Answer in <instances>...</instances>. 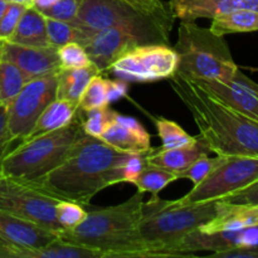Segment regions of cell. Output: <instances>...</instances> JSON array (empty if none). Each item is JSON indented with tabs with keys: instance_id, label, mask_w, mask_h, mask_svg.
Returning a JSON list of instances; mask_svg holds the SVG:
<instances>
[{
	"instance_id": "7",
	"label": "cell",
	"mask_w": 258,
	"mask_h": 258,
	"mask_svg": "<svg viewBox=\"0 0 258 258\" xmlns=\"http://www.w3.org/2000/svg\"><path fill=\"white\" fill-rule=\"evenodd\" d=\"M82 134V118L78 113L66 127L22 141L3 156L0 175L27 183L43 178L66 160Z\"/></svg>"
},
{
	"instance_id": "11",
	"label": "cell",
	"mask_w": 258,
	"mask_h": 258,
	"mask_svg": "<svg viewBox=\"0 0 258 258\" xmlns=\"http://www.w3.org/2000/svg\"><path fill=\"white\" fill-rule=\"evenodd\" d=\"M58 71L33 78L8 103V130L13 143H22L44 108L57 98Z\"/></svg>"
},
{
	"instance_id": "41",
	"label": "cell",
	"mask_w": 258,
	"mask_h": 258,
	"mask_svg": "<svg viewBox=\"0 0 258 258\" xmlns=\"http://www.w3.org/2000/svg\"><path fill=\"white\" fill-rule=\"evenodd\" d=\"M216 258H258V244L237 247L222 252H214L211 254Z\"/></svg>"
},
{
	"instance_id": "5",
	"label": "cell",
	"mask_w": 258,
	"mask_h": 258,
	"mask_svg": "<svg viewBox=\"0 0 258 258\" xmlns=\"http://www.w3.org/2000/svg\"><path fill=\"white\" fill-rule=\"evenodd\" d=\"M174 49L178 54L175 75L186 80L228 82L239 70L223 35L194 22H180Z\"/></svg>"
},
{
	"instance_id": "26",
	"label": "cell",
	"mask_w": 258,
	"mask_h": 258,
	"mask_svg": "<svg viewBox=\"0 0 258 258\" xmlns=\"http://www.w3.org/2000/svg\"><path fill=\"white\" fill-rule=\"evenodd\" d=\"M178 179L175 173L158 168V166L146 165L135 180L134 185L141 193H151L153 196H158L165 186Z\"/></svg>"
},
{
	"instance_id": "10",
	"label": "cell",
	"mask_w": 258,
	"mask_h": 258,
	"mask_svg": "<svg viewBox=\"0 0 258 258\" xmlns=\"http://www.w3.org/2000/svg\"><path fill=\"white\" fill-rule=\"evenodd\" d=\"M258 180V158L227 156L202 183L179 198L183 204L221 201Z\"/></svg>"
},
{
	"instance_id": "15",
	"label": "cell",
	"mask_w": 258,
	"mask_h": 258,
	"mask_svg": "<svg viewBox=\"0 0 258 258\" xmlns=\"http://www.w3.org/2000/svg\"><path fill=\"white\" fill-rule=\"evenodd\" d=\"M0 58L14 63L29 80L54 73L60 68L57 48L53 47H32L3 40Z\"/></svg>"
},
{
	"instance_id": "3",
	"label": "cell",
	"mask_w": 258,
	"mask_h": 258,
	"mask_svg": "<svg viewBox=\"0 0 258 258\" xmlns=\"http://www.w3.org/2000/svg\"><path fill=\"white\" fill-rule=\"evenodd\" d=\"M144 193L136 191L123 203L87 211L85 221L59 238L101 252L107 257H158L141 236Z\"/></svg>"
},
{
	"instance_id": "2",
	"label": "cell",
	"mask_w": 258,
	"mask_h": 258,
	"mask_svg": "<svg viewBox=\"0 0 258 258\" xmlns=\"http://www.w3.org/2000/svg\"><path fill=\"white\" fill-rule=\"evenodd\" d=\"M169 81L193 116L201 138L212 153L221 156L258 158V121L222 102L196 81L178 75Z\"/></svg>"
},
{
	"instance_id": "31",
	"label": "cell",
	"mask_w": 258,
	"mask_h": 258,
	"mask_svg": "<svg viewBox=\"0 0 258 258\" xmlns=\"http://www.w3.org/2000/svg\"><path fill=\"white\" fill-rule=\"evenodd\" d=\"M227 156L217 155L216 158H209L208 155H203L197 159L189 168L179 173V179H188L193 183V185H198L204 180L212 171L216 170L219 165L224 161Z\"/></svg>"
},
{
	"instance_id": "1",
	"label": "cell",
	"mask_w": 258,
	"mask_h": 258,
	"mask_svg": "<svg viewBox=\"0 0 258 258\" xmlns=\"http://www.w3.org/2000/svg\"><path fill=\"white\" fill-rule=\"evenodd\" d=\"M130 154L83 133L60 165L29 184L59 201L86 207L98 191L123 183L122 165Z\"/></svg>"
},
{
	"instance_id": "25",
	"label": "cell",
	"mask_w": 258,
	"mask_h": 258,
	"mask_svg": "<svg viewBox=\"0 0 258 258\" xmlns=\"http://www.w3.org/2000/svg\"><path fill=\"white\" fill-rule=\"evenodd\" d=\"M28 81L29 77L19 67L0 58V101L9 103Z\"/></svg>"
},
{
	"instance_id": "18",
	"label": "cell",
	"mask_w": 258,
	"mask_h": 258,
	"mask_svg": "<svg viewBox=\"0 0 258 258\" xmlns=\"http://www.w3.org/2000/svg\"><path fill=\"white\" fill-rule=\"evenodd\" d=\"M57 237L53 232L0 209V238L5 241L28 248H40Z\"/></svg>"
},
{
	"instance_id": "28",
	"label": "cell",
	"mask_w": 258,
	"mask_h": 258,
	"mask_svg": "<svg viewBox=\"0 0 258 258\" xmlns=\"http://www.w3.org/2000/svg\"><path fill=\"white\" fill-rule=\"evenodd\" d=\"M45 27H47L48 42H49L50 47L58 49L60 45H64L71 42L80 43L82 45V33L80 32V29L73 23L45 17Z\"/></svg>"
},
{
	"instance_id": "36",
	"label": "cell",
	"mask_w": 258,
	"mask_h": 258,
	"mask_svg": "<svg viewBox=\"0 0 258 258\" xmlns=\"http://www.w3.org/2000/svg\"><path fill=\"white\" fill-rule=\"evenodd\" d=\"M146 154L143 153H131L128 158L122 165L123 183L134 184L141 171L144 170L148 163H146Z\"/></svg>"
},
{
	"instance_id": "42",
	"label": "cell",
	"mask_w": 258,
	"mask_h": 258,
	"mask_svg": "<svg viewBox=\"0 0 258 258\" xmlns=\"http://www.w3.org/2000/svg\"><path fill=\"white\" fill-rule=\"evenodd\" d=\"M57 2L58 0H33V7L37 8L38 10H43L52 7V5L55 4Z\"/></svg>"
},
{
	"instance_id": "22",
	"label": "cell",
	"mask_w": 258,
	"mask_h": 258,
	"mask_svg": "<svg viewBox=\"0 0 258 258\" xmlns=\"http://www.w3.org/2000/svg\"><path fill=\"white\" fill-rule=\"evenodd\" d=\"M8 42L32 47H50L44 14L33 5L28 7Z\"/></svg>"
},
{
	"instance_id": "43",
	"label": "cell",
	"mask_w": 258,
	"mask_h": 258,
	"mask_svg": "<svg viewBox=\"0 0 258 258\" xmlns=\"http://www.w3.org/2000/svg\"><path fill=\"white\" fill-rule=\"evenodd\" d=\"M8 4H9L8 0H0V19H2L3 15H4L5 10H7L8 8Z\"/></svg>"
},
{
	"instance_id": "34",
	"label": "cell",
	"mask_w": 258,
	"mask_h": 258,
	"mask_svg": "<svg viewBox=\"0 0 258 258\" xmlns=\"http://www.w3.org/2000/svg\"><path fill=\"white\" fill-rule=\"evenodd\" d=\"M81 4H82V0H58L52 7L40 10V12L45 17L72 23L77 17Z\"/></svg>"
},
{
	"instance_id": "27",
	"label": "cell",
	"mask_w": 258,
	"mask_h": 258,
	"mask_svg": "<svg viewBox=\"0 0 258 258\" xmlns=\"http://www.w3.org/2000/svg\"><path fill=\"white\" fill-rule=\"evenodd\" d=\"M158 134L163 141V149H176L184 148V146H190L197 143L198 138L191 136L174 121L168 118L159 117L155 120Z\"/></svg>"
},
{
	"instance_id": "30",
	"label": "cell",
	"mask_w": 258,
	"mask_h": 258,
	"mask_svg": "<svg viewBox=\"0 0 258 258\" xmlns=\"http://www.w3.org/2000/svg\"><path fill=\"white\" fill-rule=\"evenodd\" d=\"M116 113L117 112L111 110L108 105L87 111L86 118L82 120L83 133L88 136H92V138L101 139L102 134L113 122Z\"/></svg>"
},
{
	"instance_id": "33",
	"label": "cell",
	"mask_w": 258,
	"mask_h": 258,
	"mask_svg": "<svg viewBox=\"0 0 258 258\" xmlns=\"http://www.w3.org/2000/svg\"><path fill=\"white\" fill-rule=\"evenodd\" d=\"M62 68H81L92 64L87 52L80 43L71 42L57 49Z\"/></svg>"
},
{
	"instance_id": "38",
	"label": "cell",
	"mask_w": 258,
	"mask_h": 258,
	"mask_svg": "<svg viewBox=\"0 0 258 258\" xmlns=\"http://www.w3.org/2000/svg\"><path fill=\"white\" fill-rule=\"evenodd\" d=\"M13 144L8 130V103L0 101V160L12 149Z\"/></svg>"
},
{
	"instance_id": "44",
	"label": "cell",
	"mask_w": 258,
	"mask_h": 258,
	"mask_svg": "<svg viewBox=\"0 0 258 258\" xmlns=\"http://www.w3.org/2000/svg\"><path fill=\"white\" fill-rule=\"evenodd\" d=\"M9 3H18V4L27 5V7H32L33 0H8Z\"/></svg>"
},
{
	"instance_id": "39",
	"label": "cell",
	"mask_w": 258,
	"mask_h": 258,
	"mask_svg": "<svg viewBox=\"0 0 258 258\" xmlns=\"http://www.w3.org/2000/svg\"><path fill=\"white\" fill-rule=\"evenodd\" d=\"M221 201L238 204H258V180L252 183L247 188L236 191Z\"/></svg>"
},
{
	"instance_id": "29",
	"label": "cell",
	"mask_w": 258,
	"mask_h": 258,
	"mask_svg": "<svg viewBox=\"0 0 258 258\" xmlns=\"http://www.w3.org/2000/svg\"><path fill=\"white\" fill-rule=\"evenodd\" d=\"M106 105H110L107 101L106 78H103L101 75H96L91 78L87 87L83 91L78 101V110L81 112H87L93 108L102 107Z\"/></svg>"
},
{
	"instance_id": "14",
	"label": "cell",
	"mask_w": 258,
	"mask_h": 258,
	"mask_svg": "<svg viewBox=\"0 0 258 258\" xmlns=\"http://www.w3.org/2000/svg\"><path fill=\"white\" fill-rule=\"evenodd\" d=\"M252 244H258V226L216 233H202L197 229L184 237L174 251L180 256H193L194 251H213L214 253Z\"/></svg>"
},
{
	"instance_id": "32",
	"label": "cell",
	"mask_w": 258,
	"mask_h": 258,
	"mask_svg": "<svg viewBox=\"0 0 258 258\" xmlns=\"http://www.w3.org/2000/svg\"><path fill=\"white\" fill-rule=\"evenodd\" d=\"M55 217L63 231H71L85 221L87 211L83 209V206L75 202L58 201L55 206Z\"/></svg>"
},
{
	"instance_id": "4",
	"label": "cell",
	"mask_w": 258,
	"mask_h": 258,
	"mask_svg": "<svg viewBox=\"0 0 258 258\" xmlns=\"http://www.w3.org/2000/svg\"><path fill=\"white\" fill-rule=\"evenodd\" d=\"M221 201L183 204L176 201H164L158 196L143 204L140 222L141 236L158 257H178L176 244L214 218Z\"/></svg>"
},
{
	"instance_id": "24",
	"label": "cell",
	"mask_w": 258,
	"mask_h": 258,
	"mask_svg": "<svg viewBox=\"0 0 258 258\" xmlns=\"http://www.w3.org/2000/svg\"><path fill=\"white\" fill-rule=\"evenodd\" d=\"M209 29L223 37L227 34H233V33L257 32L258 10L241 9L214 17L212 19Z\"/></svg>"
},
{
	"instance_id": "13",
	"label": "cell",
	"mask_w": 258,
	"mask_h": 258,
	"mask_svg": "<svg viewBox=\"0 0 258 258\" xmlns=\"http://www.w3.org/2000/svg\"><path fill=\"white\" fill-rule=\"evenodd\" d=\"M218 100L238 112L258 121V83L238 70L228 82L221 81H196Z\"/></svg>"
},
{
	"instance_id": "6",
	"label": "cell",
	"mask_w": 258,
	"mask_h": 258,
	"mask_svg": "<svg viewBox=\"0 0 258 258\" xmlns=\"http://www.w3.org/2000/svg\"><path fill=\"white\" fill-rule=\"evenodd\" d=\"M174 20L156 17L125 0H82L77 17L72 23L82 33V45L93 33L108 27L128 30L140 38L144 44L170 45Z\"/></svg>"
},
{
	"instance_id": "23",
	"label": "cell",
	"mask_w": 258,
	"mask_h": 258,
	"mask_svg": "<svg viewBox=\"0 0 258 258\" xmlns=\"http://www.w3.org/2000/svg\"><path fill=\"white\" fill-rule=\"evenodd\" d=\"M101 75L95 64L81 68H59L57 81V98L71 101L78 105L83 91L87 87L91 78Z\"/></svg>"
},
{
	"instance_id": "40",
	"label": "cell",
	"mask_w": 258,
	"mask_h": 258,
	"mask_svg": "<svg viewBox=\"0 0 258 258\" xmlns=\"http://www.w3.org/2000/svg\"><path fill=\"white\" fill-rule=\"evenodd\" d=\"M106 91H107V101L108 103L115 102L121 98L127 96L128 83L127 81L116 78V80H107L106 78Z\"/></svg>"
},
{
	"instance_id": "12",
	"label": "cell",
	"mask_w": 258,
	"mask_h": 258,
	"mask_svg": "<svg viewBox=\"0 0 258 258\" xmlns=\"http://www.w3.org/2000/svg\"><path fill=\"white\" fill-rule=\"evenodd\" d=\"M139 44H144L140 38L122 28L108 27L93 33L83 48L91 62L101 73L108 72L110 67L123 53Z\"/></svg>"
},
{
	"instance_id": "35",
	"label": "cell",
	"mask_w": 258,
	"mask_h": 258,
	"mask_svg": "<svg viewBox=\"0 0 258 258\" xmlns=\"http://www.w3.org/2000/svg\"><path fill=\"white\" fill-rule=\"evenodd\" d=\"M27 8V5L18 4V3H9L8 4L7 10L0 19V42L9 40Z\"/></svg>"
},
{
	"instance_id": "9",
	"label": "cell",
	"mask_w": 258,
	"mask_h": 258,
	"mask_svg": "<svg viewBox=\"0 0 258 258\" xmlns=\"http://www.w3.org/2000/svg\"><path fill=\"white\" fill-rule=\"evenodd\" d=\"M178 54L168 44H139L123 53L108 72L127 82H156L169 80L176 73Z\"/></svg>"
},
{
	"instance_id": "21",
	"label": "cell",
	"mask_w": 258,
	"mask_h": 258,
	"mask_svg": "<svg viewBox=\"0 0 258 258\" xmlns=\"http://www.w3.org/2000/svg\"><path fill=\"white\" fill-rule=\"evenodd\" d=\"M78 113H80L78 105L62 98H55L40 113L34 127L24 140L66 127L75 121Z\"/></svg>"
},
{
	"instance_id": "17",
	"label": "cell",
	"mask_w": 258,
	"mask_h": 258,
	"mask_svg": "<svg viewBox=\"0 0 258 258\" xmlns=\"http://www.w3.org/2000/svg\"><path fill=\"white\" fill-rule=\"evenodd\" d=\"M169 7L175 19L196 22L241 9L258 10V0H169Z\"/></svg>"
},
{
	"instance_id": "16",
	"label": "cell",
	"mask_w": 258,
	"mask_h": 258,
	"mask_svg": "<svg viewBox=\"0 0 258 258\" xmlns=\"http://www.w3.org/2000/svg\"><path fill=\"white\" fill-rule=\"evenodd\" d=\"M105 143L123 153H150L151 135L143 123L131 116L116 113L113 122L101 136Z\"/></svg>"
},
{
	"instance_id": "37",
	"label": "cell",
	"mask_w": 258,
	"mask_h": 258,
	"mask_svg": "<svg viewBox=\"0 0 258 258\" xmlns=\"http://www.w3.org/2000/svg\"><path fill=\"white\" fill-rule=\"evenodd\" d=\"M150 14L156 15V17L165 18V19H175L171 13L169 3L163 2V0H125Z\"/></svg>"
},
{
	"instance_id": "19",
	"label": "cell",
	"mask_w": 258,
	"mask_h": 258,
	"mask_svg": "<svg viewBox=\"0 0 258 258\" xmlns=\"http://www.w3.org/2000/svg\"><path fill=\"white\" fill-rule=\"evenodd\" d=\"M258 226V204H238L221 201L213 219L199 228L202 233L238 231Z\"/></svg>"
},
{
	"instance_id": "8",
	"label": "cell",
	"mask_w": 258,
	"mask_h": 258,
	"mask_svg": "<svg viewBox=\"0 0 258 258\" xmlns=\"http://www.w3.org/2000/svg\"><path fill=\"white\" fill-rule=\"evenodd\" d=\"M58 201L27 181L0 175V209L59 236L63 228L55 217Z\"/></svg>"
},
{
	"instance_id": "20",
	"label": "cell",
	"mask_w": 258,
	"mask_h": 258,
	"mask_svg": "<svg viewBox=\"0 0 258 258\" xmlns=\"http://www.w3.org/2000/svg\"><path fill=\"white\" fill-rule=\"evenodd\" d=\"M209 153H212L211 149L203 139L199 138L197 143L190 146L176 149L161 148L159 150L153 149L150 153L146 154V163L148 165L158 166L179 175V173L189 168L197 159L203 155H208Z\"/></svg>"
}]
</instances>
